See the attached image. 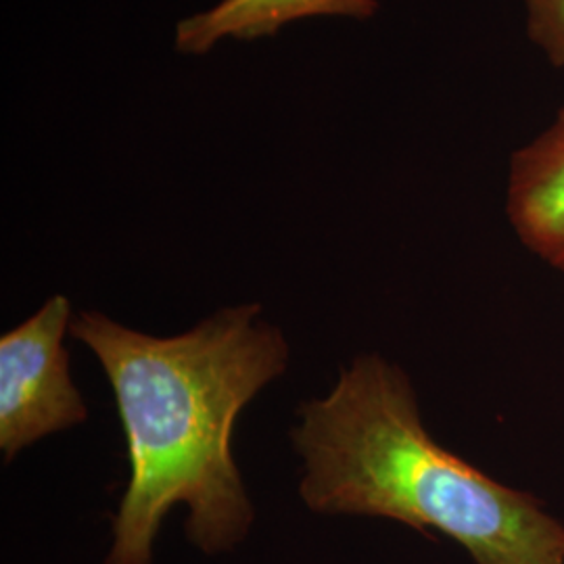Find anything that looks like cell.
<instances>
[{
    "instance_id": "cell-1",
    "label": "cell",
    "mask_w": 564,
    "mask_h": 564,
    "mask_svg": "<svg viewBox=\"0 0 564 564\" xmlns=\"http://www.w3.org/2000/svg\"><path fill=\"white\" fill-rule=\"evenodd\" d=\"M69 333L101 362L120 414L130 479L105 564H151L165 514L186 506V538L207 556L230 552L253 524L232 458V429L289 364L262 303L223 307L176 337H153L84 310Z\"/></svg>"
},
{
    "instance_id": "cell-2",
    "label": "cell",
    "mask_w": 564,
    "mask_h": 564,
    "mask_svg": "<svg viewBox=\"0 0 564 564\" xmlns=\"http://www.w3.org/2000/svg\"><path fill=\"white\" fill-rule=\"evenodd\" d=\"M297 421L291 442L310 510L437 531L475 564H564L563 521L437 444L410 377L381 354L356 356Z\"/></svg>"
},
{
    "instance_id": "cell-3",
    "label": "cell",
    "mask_w": 564,
    "mask_h": 564,
    "mask_svg": "<svg viewBox=\"0 0 564 564\" xmlns=\"http://www.w3.org/2000/svg\"><path fill=\"white\" fill-rule=\"evenodd\" d=\"M69 324L72 302L55 295L0 337V452L7 463L88 419L63 347Z\"/></svg>"
},
{
    "instance_id": "cell-4",
    "label": "cell",
    "mask_w": 564,
    "mask_h": 564,
    "mask_svg": "<svg viewBox=\"0 0 564 564\" xmlns=\"http://www.w3.org/2000/svg\"><path fill=\"white\" fill-rule=\"evenodd\" d=\"M506 216L524 249L564 274V105L512 153Z\"/></svg>"
},
{
    "instance_id": "cell-5",
    "label": "cell",
    "mask_w": 564,
    "mask_h": 564,
    "mask_svg": "<svg viewBox=\"0 0 564 564\" xmlns=\"http://www.w3.org/2000/svg\"><path fill=\"white\" fill-rule=\"evenodd\" d=\"M377 11L379 0H223L214 9L178 23L176 48L199 55L223 39L253 41L276 34L284 23L303 18L368 20Z\"/></svg>"
},
{
    "instance_id": "cell-6",
    "label": "cell",
    "mask_w": 564,
    "mask_h": 564,
    "mask_svg": "<svg viewBox=\"0 0 564 564\" xmlns=\"http://www.w3.org/2000/svg\"><path fill=\"white\" fill-rule=\"evenodd\" d=\"M524 34L552 67L564 69V0H524Z\"/></svg>"
}]
</instances>
